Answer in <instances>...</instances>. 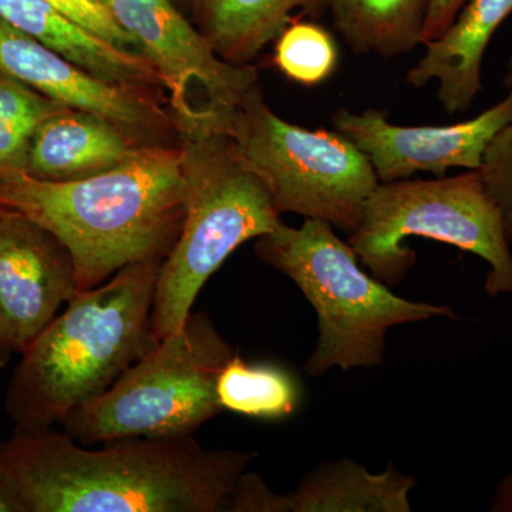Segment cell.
Returning <instances> with one entry per match:
<instances>
[{
  "mask_svg": "<svg viewBox=\"0 0 512 512\" xmlns=\"http://www.w3.org/2000/svg\"><path fill=\"white\" fill-rule=\"evenodd\" d=\"M103 444L92 450L52 427L16 429L0 443V466L28 512H218L254 458L192 436Z\"/></svg>",
  "mask_w": 512,
  "mask_h": 512,
  "instance_id": "cell-1",
  "label": "cell"
},
{
  "mask_svg": "<svg viewBox=\"0 0 512 512\" xmlns=\"http://www.w3.org/2000/svg\"><path fill=\"white\" fill-rule=\"evenodd\" d=\"M184 201L180 144L146 147L83 180L43 181L26 173L0 180V205L42 225L69 251L79 291L134 262L164 259L180 234Z\"/></svg>",
  "mask_w": 512,
  "mask_h": 512,
  "instance_id": "cell-2",
  "label": "cell"
},
{
  "mask_svg": "<svg viewBox=\"0 0 512 512\" xmlns=\"http://www.w3.org/2000/svg\"><path fill=\"white\" fill-rule=\"evenodd\" d=\"M163 259L120 269L79 291L22 353L6 390L16 429H49L96 399L153 348L151 312Z\"/></svg>",
  "mask_w": 512,
  "mask_h": 512,
  "instance_id": "cell-3",
  "label": "cell"
},
{
  "mask_svg": "<svg viewBox=\"0 0 512 512\" xmlns=\"http://www.w3.org/2000/svg\"><path fill=\"white\" fill-rule=\"evenodd\" d=\"M256 255L301 289L318 318V342L305 370L319 377L329 370L382 365L387 332L431 318H456L446 305L400 298L360 268L359 256L332 225L309 220L256 239Z\"/></svg>",
  "mask_w": 512,
  "mask_h": 512,
  "instance_id": "cell-4",
  "label": "cell"
},
{
  "mask_svg": "<svg viewBox=\"0 0 512 512\" xmlns=\"http://www.w3.org/2000/svg\"><path fill=\"white\" fill-rule=\"evenodd\" d=\"M183 158L184 217L158 271L151 338L181 328L195 299L229 255L281 227L268 188L224 133L178 138Z\"/></svg>",
  "mask_w": 512,
  "mask_h": 512,
  "instance_id": "cell-5",
  "label": "cell"
},
{
  "mask_svg": "<svg viewBox=\"0 0 512 512\" xmlns=\"http://www.w3.org/2000/svg\"><path fill=\"white\" fill-rule=\"evenodd\" d=\"M235 352L207 313L191 312L181 328L60 424L89 447L131 437L192 436L224 412L218 376Z\"/></svg>",
  "mask_w": 512,
  "mask_h": 512,
  "instance_id": "cell-6",
  "label": "cell"
},
{
  "mask_svg": "<svg viewBox=\"0 0 512 512\" xmlns=\"http://www.w3.org/2000/svg\"><path fill=\"white\" fill-rule=\"evenodd\" d=\"M443 242L480 256L490 266L485 291L512 293V254L503 217L480 171L436 180L379 183L348 244L370 274L396 286L416 264L407 238Z\"/></svg>",
  "mask_w": 512,
  "mask_h": 512,
  "instance_id": "cell-7",
  "label": "cell"
},
{
  "mask_svg": "<svg viewBox=\"0 0 512 512\" xmlns=\"http://www.w3.org/2000/svg\"><path fill=\"white\" fill-rule=\"evenodd\" d=\"M224 134L268 188L279 214L322 220L350 235L379 185L369 158L349 138L281 119L259 86L232 110Z\"/></svg>",
  "mask_w": 512,
  "mask_h": 512,
  "instance_id": "cell-8",
  "label": "cell"
},
{
  "mask_svg": "<svg viewBox=\"0 0 512 512\" xmlns=\"http://www.w3.org/2000/svg\"><path fill=\"white\" fill-rule=\"evenodd\" d=\"M168 93L178 138L224 133L232 110L258 86L251 64L225 62L171 0H103Z\"/></svg>",
  "mask_w": 512,
  "mask_h": 512,
  "instance_id": "cell-9",
  "label": "cell"
},
{
  "mask_svg": "<svg viewBox=\"0 0 512 512\" xmlns=\"http://www.w3.org/2000/svg\"><path fill=\"white\" fill-rule=\"evenodd\" d=\"M0 72L60 106L111 121L146 146H174L178 138L171 111L156 92L106 82L2 19Z\"/></svg>",
  "mask_w": 512,
  "mask_h": 512,
  "instance_id": "cell-10",
  "label": "cell"
},
{
  "mask_svg": "<svg viewBox=\"0 0 512 512\" xmlns=\"http://www.w3.org/2000/svg\"><path fill=\"white\" fill-rule=\"evenodd\" d=\"M512 121V90L474 119L448 126H397L375 109L333 114L336 131L372 164L379 183L409 180L417 173L444 177L451 168L480 170L493 138Z\"/></svg>",
  "mask_w": 512,
  "mask_h": 512,
  "instance_id": "cell-11",
  "label": "cell"
},
{
  "mask_svg": "<svg viewBox=\"0 0 512 512\" xmlns=\"http://www.w3.org/2000/svg\"><path fill=\"white\" fill-rule=\"evenodd\" d=\"M77 292L62 242L22 212H0V343L22 355Z\"/></svg>",
  "mask_w": 512,
  "mask_h": 512,
  "instance_id": "cell-12",
  "label": "cell"
},
{
  "mask_svg": "<svg viewBox=\"0 0 512 512\" xmlns=\"http://www.w3.org/2000/svg\"><path fill=\"white\" fill-rule=\"evenodd\" d=\"M512 15V0H466L451 25L424 43L426 55L407 74L413 87L439 83V100L448 114L463 113L483 90L484 53L498 28Z\"/></svg>",
  "mask_w": 512,
  "mask_h": 512,
  "instance_id": "cell-13",
  "label": "cell"
},
{
  "mask_svg": "<svg viewBox=\"0 0 512 512\" xmlns=\"http://www.w3.org/2000/svg\"><path fill=\"white\" fill-rule=\"evenodd\" d=\"M146 147L109 120L64 109L37 128L26 174L43 181L83 180L127 163Z\"/></svg>",
  "mask_w": 512,
  "mask_h": 512,
  "instance_id": "cell-14",
  "label": "cell"
},
{
  "mask_svg": "<svg viewBox=\"0 0 512 512\" xmlns=\"http://www.w3.org/2000/svg\"><path fill=\"white\" fill-rule=\"evenodd\" d=\"M0 19L106 82L148 92L163 87L156 67L143 53L101 39L46 0H0Z\"/></svg>",
  "mask_w": 512,
  "mask_h": 512,
  "instance_id": "cell-15",
  "label": "cell"
},
{
  "mask_svg": "<svg viewBox=\"0 0 512 512\" xmlns=\"http://www.w3.org/2000/svg\"><path fill=\"white\" fill-rule=\"evenodd\" d=\"M413 477L390 464L370 473L352 460L320 464L293 493L279 494L276 512H410Z\"/></svg>",
  "mask_w": 512,
  "mask_h": 512,
  "instance_id": "cell-16",
  "label": "cell"
},
{
  "mask_svg": "<svg viewBox=\"0 0 512 512\" xmlns=\"http://www.w3.org/2000/svg\"><path fill=\"white\" fill-rule=\"evenodd\" d=\"M329 0H201L200 30L221 59L249 64L286 26L295 12L319 18Z\"/></svg>",
  "mask_w": 512,
  "mask_h": 512,
  "instance_id": "cell-17",
  "label": "cell"
},
{
  "mask_svg": "<svg viewBox=\"0 0 512 512\" xmlns=\"http://www.w3.org/2000/svg\"><path fill=\"white\" fill-rule=\"evenodd\" d=\"M431 0H329L333 25L357 55L390 57L423 45Z\"/></svg>",
  "mask_w": 512,
  "mask_h": 512,
  "instance_id": "cell-18",
  "label": "cell"
},
{
  "mask_svg": "<svg viewBox=\"0 0 512 512\" xmlns=\"http://www.w3.org/2000/svg\"><path fill=\"white\" fill-rule=\"evenodd\" d=\"M222 409L258 420H284L298 412L301 387L278 365L249 363L241 353L222 367L217 382Z\"/></svg>",
  "mask_w": 512,
  "mask_h": 512,
  "instance_id": "cell-19",
  "label": "cell"
},
{
  "mask_svg": "<svg viewBox=\"0 0 512 512\" xmlns=\"http://www.w3.org/2000/svg\"><path fill=\"white\" fill-rule=\"evenodd\" d=\"M64 109L67 107L0 72V180L26 173L37 128Z\"/></svg>",
  "mask_w": 512,
  "mask_h": 512,
  "instance_id": "cell-20",
  "label": "cell"
},
{
  "mask_svg": "<svg viewBox=\"0 0 512 512\" xmlns=\"http://www.w3.org/2000/svg\"><path fill=\"white\" fill-rule=\"evenodd\" d=\"M274 62L293 83L319 86L336 72L338 43L322 25L295 19L276 37Z\"/></svg>",
  "mask_w": 512,
  "mask_h": 512,
  "instance_id": "cell-21",
  "label": "cell"
},
{
  "mask_svg": "<svg viewBox=\"0 0 512 512\" xmlns=\"http://www.w3.org/2000/svg\"><path fill=\"white\" fill-rule=\"evenodd\" d=\"M478 171L485 190L501 212L505 234L512 241V121L493 138Z\"/></svg>",
  "mask_w": 512,
  "mask_h": 512,
  "instance_id": "cell-22",
  "label": "cell"
},
{
  "mask_svg": "<svg viewBox=\"0 0 512 512\" xmlns=\"http://www.w3.org/2000/svg\"><path fill=\"white\" fill-rule=\"evenodd\" d=\"M46 2L59 10L66 18L83 26L84 29L90 30L101 39L123 47V49L138 52L133 37L121 28L103 2H99V0H46Z\"/></svg>",
  "mask_w": 512,
  "mask_h": 512,
  "instance_id": "cell-23",
  "label": "cell"
},
{
  "mask_svg": "<svg viewBox=\"0 0 512 512\" xmlns=\"http://www.w3.org/2000/svg\"><path fill=\"white\" fill-rule=\"evenodd\" d=\"M464 3L466 0H431L424 43L437 39L451 25Z\"/></svg>",
  "mask_w": 512,
  "mask_h": 512,
  "instance_id": "cell-24",
  "label": "cell"
},
{
  "mask_svg": "<svg viewBox=\"0 0 512 512\" xmlns=\"http://www.w3.org/2000/svg\"><path fill=\"white\" fill-rule=\"evenodd\" d=\"M0 512H28L18 490L2 466H0Z\"/></svg>",
  "mask_w": 512,
  "mask_h": 512,
  "instance_id": "cell-25",
  "label": "cell"
},
{
  "mask_svg": "<svg viewBox=\"0 0 512 512\" xmlns=\"http://www.w3.org/2000/svg\"><path fill=\"white\" fill-rule=\"evenodd\" d=\"M491 511L512 512V473L505 476L495 488Z\"/></svg>",
  "mask_w": 512,
  "mask_h": 512,
  "instance_id": "cell-26",
  "label": "cell"
},
{
  "mask_svg": "<svg viewBox=\"0 0 512 512\" xmlns=\"http://www.w3.org/2000/svg\"><path fill=\"white\" fill-rule=\"evenodd\" d=\"M12 355L13 353H10L9 350L0 343V367H5Z\"/></svg>",
  "mask_w": 512,
  "mask_h": 512,
  "instance_id": "cell-27",
  "label": "cell"
},
{
  "mask_svg": "<svg viewBox=\"0 0 512 512\" xmlns=\"http://www.w3.org/2000/svg\"><path fill=\"white\" fill-rule=\"evenodd\" d=\"M505 83H507V86L511 87L512 90V57L510 63H508V74L507 79H505Z\"/></svg>",
  "mask_w": 512,
  "mask_h": 512,
  "instance_id": "cell-28",
  "label": "cell"
},
{
  "mask_svg": "<svg viewBox=\"0 0 512 512\" xmlns=\"http://www.w3.org/2000/svg\"><path fill=\"white\" fill-rule=\"evenodd\" d=\"M187 2H191L192 5L195 6V9H197L198 5H200L201 0H187Z\"/></svg>",
  "mask_w": 512,
  "mask_h": 512,
  "instance_id": "cell-29",
  "label": "cell"
},
{
  "mask_svg": "<svg viewBox=\"0 0 512 512\" xmlns=\"http://www.w3.org/2000/svg\"><path fill=\"white\" fill-rule=\"evenodd\" d=\"M3 210H5V207H2V205H0V212H2Z\"/></svg>",
  "mask_w": 512,
  "mask_h": 512,
  "instance_id": "cell-30",
  "label": "cell"
},
{
  "mask_svg": "<svg viewBox=\"0 0 512 512\" xmlns=\"http://www.w3.org/2000/svg\"><path fill=\"white\" fill-rule=\"evenodd\" d=\"M99 2H103V0H99ZM104 3V2H103Z\"/></svg>",
  "mask_w": 512,
  "mask_h": 512,
  "instance_id": "cell-31",
  "label": "cell"
}]
</instances>
